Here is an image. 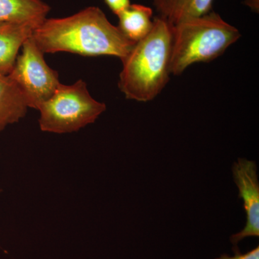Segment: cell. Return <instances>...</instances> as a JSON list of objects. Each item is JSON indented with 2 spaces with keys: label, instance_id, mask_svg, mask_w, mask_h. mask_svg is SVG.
Returning <instances> with one entry per match:
<instances>
[{
  "label": "cell",
  "instance_id": "cell-5",
  "mask_svg": "<svg viewBox=\"0 0 259 259\" xmlns=\"http://www.w3.org/2000/svg\"><path fill=\"white\" fill-rule=\"evenodd\" d=\"M21 49L9 76L21 90L29 108L38 110L60 85L59 73L48 65L32 37Z\"/></svg>",
  "mask_w": 259,
  "mask_h": 259
},
{
  "label": "cell",
  "instance_id": "cell-2",
  "mask_svg": "<svg viewBox=\"0 0 259 259\" xmlns=\"http://www.w3.org/2000/svg\"><path fill=\"white\" fill-rule=\"evenodd\" d=\"M173 26L165 19L153 18L152 29L122 59L119 88L128 100H153L169 81Z\"/></svg>",
  "mask_w": 259,
  "mask_h": 259
},
{
  "label": "cell",
  "instance_id": "cell-10",
  "mask_svg": "<svg viewBox=\"0 0 259 259\" xmlns=\"http://www.w3.org/2000/svg\"><path fill=\"white\" fill-rule=\"evenodd\" d=\"M213 0H153L158 16L172 26L212 11Z\"/></svg>",
  "mask_w": 259,
  "mask_h": 259
},
{
  "label": "cell",
  "instance_id": "cell-7",
  "mask_svg": "<svg viewBox=\"0 0 259 259\" xmlns=\"http://www.w3.org/2000/svg\"><path fill=\"white\" fill-rule=\"evenodd\" d=\"M36 28L31 24L0 22V74H10L19 51Z\"/></svg>",
  "mask_w": 259,
  "mask_h": 259
},
{
  "label": "cell",
  "instance_id": "cell-8",
  "mask_svg": "<svg viewBox=\"0 0 259 259\" xmlns=\"http://www.w3.org/2000/svg\"><path fill=\"white\" fill-rule=\"evenodd\" d=\"M28 108L26 100L16 83L9 75L0 74V132L7 126L23 118Z\"/></svg>",
  "mask_w": 259,
  "mask_h": 259
},
{
  "label": "cell",
  "instance_id": "cell-11",
  "mask_svg": "<svg viewBox=\"0 0 259 259\" xmlns=\"http://www.w3.org/2000/svg\"><path fill=\"white\" fill-rule=\"evenodd\" d=\"M117 16L119 19L117 28L131 41L142 40L152 29L153 10L149 7L131 4Z\"/></svg>",
  "mask_w": 259,
  "mask_h": 259
},
{
  "label": "cell",
  "instance_id": "cell-14",
  "mask_svg": "<svg viewBox=\"0 0 259 259\" xmlns=\"http://www.w3.org/2000/svg\"><path fill=\"white\" fill-rule=\"evenodd\" d=\"M245 4L248 5L250 9L258 11V0H245Z\"/></svg>",
  "mask_w": 259,
  "mask_h": 259
},
{
  "label": "cell",
  "instance_id": "cell-9",
  "mask_svg": "<svg viewBox=\"0 0 259 259\" xmlns=\"http://www.w3.org/2000/svg\"><path fill=\"white\" fill-rule=\"evenodd\" d=\"M49 5L44 0H0V22L38 26L47 18Z\"/></svg>",
  "mask_w": 259,
  "mask_h": 259
},
{
  "label": "cell",
  "instance_id": "cell-1",
  "mask_svg": "<svg viewBox=\"0 0 259 259\" xmlns=\"http://www.w3.org/2000/svg\"><path fill=\"white\" fill-rule=\"evenodd\" d=\"M31 37L44 54L68 52L90 57L115 56L120 60L136 44L112 25L97 7H89L65 18H47Z\"/></svg>",
  "mask_w": 259,
  "mask_h": 259
},
{
  "label": "cell",
  "instance_id": "cell-6",
  "mask_svg": "<svg viewBox=\"0 0 259 259\" xmlns=\"http://www.w3.org/2000/svg\"><path fill=\"white\" fill-rule=\"evenodd\" d=\"M232 171L247 219L244 229L231 236L232 243L236 245L247 237L259 236V182L255 161L238 158Z\"/></svg>",
  "mask_w": 259,
  "mask_h": 259
},
{
  "label": "cell",
  "instance_id": "cell-13",
  "mask_svg": "<svg viewBox=\"0 0 259 259\" xmlns=\"http://www.w3.org/2000/svg\"><path fill=\"white\" fill-rule=\"evenodd\" d=\"M110 10L117 15L131 5V0H104Z\"/></svg>",
  "mask_w": 259,
  "mask_h": 259
},
{
  "label": "cell",
  "instance_id": "cell-3",
  "mask_svg": "<svg viewBox=\"0 0 259 259\" xmlns=\"http://www.w3.org/2000/svg\"><path fill=\"white\" fill-rule=\"evenodd\" d=\"M240 37L236 27L212 11L173 26L171 74L180 75L190 65L217 59Z\"/></svg>",
  "mask_w": 259,
  "mask_h": 259
},
{
  "label": "cell",
  "instance_id": "cell-4",
  "mask_svg": "<svg viewBox=\"0 0 259 259\" xmlns=\"http://www.w3.org/2000/svg\"><path fill=\"white\" fill-rule=\"evenodd\" d=\"M105 110V104L92 97L83 80L71 85L61 83L54 95L39 107V126L44 132L53 134L77 132L94 123Z\"/></svg>",
  "mask_w": 259,
  "mask_h": 259
},
{
  "label": "cell",
  "instance_id": "cell-12",
  "mask_svg": "<svg viewBox=\"0 0 259 259\" xmlns=\"http://www.w3.org/2000/svg\"><path fill=\"white\" fill-rule=\"evenodd\" d=\"M236 255L234 256H230L226 254H223L221 257L215 259H259V247H255L253 250H250L248 253H241L238 250V247H235L233 249Z\"/></svg>",
  "mask_w": 259,
  "mask_h": 259
}]
</instances>
